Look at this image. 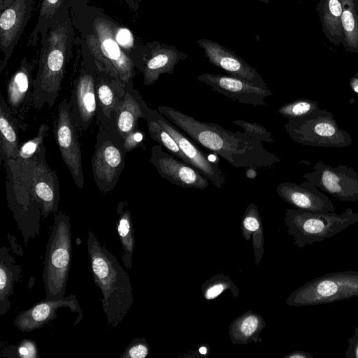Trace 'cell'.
<instances>
[{"mask_svg":"<svg viewBox=\"0 0 358 358\" xmlns=\"http://www.w3.org/2000/svg\"><path fill=\"white\" fill-rule=\"evenodd\" d=\"M266 327L262 315L247 311L234 319L229 325V334L234 344H247L262 341L260 334Z\"/></svg>","mask_w":358,"mask_h":358,"instance_id":"obj_26","label":"cell"},{"mask_svg":"<svg viewBox=\"0 0 358 358\" xmlns=\"http://www.w3.org/2000/svg\"><path fill=\"white\" fill-rule=\"evenodd\" d=\"M209 348L205 345H201L199 348V352L203 355H206L208 354Z\"/></svg>","mask_w":358,"mask_h":358,"instance_id":"obj_47","label":"cell"},{"mask_svg":"<svg viewBox=\"0 0 358 358\" xmlns=\"http://www.w3.org/2000/svg\"><path fill=\"white\" fill-rule=\"evenodd\" d=\"M97 124L99 129L91 165L95 184L101 192L107 193L113 190L119 181L127 152L115 117Z\"/></svg>","mask_w":358,"mask_h":358,"instance_id":"obj_7","label":"cell"},{"mask_svg":"<svg viewBox=\"0 0 358 358\" xmlns=\"http://www.w3.org/2000/svg\"><path fill=\"white\" fill-rule=\"evenodd\" d=\"M80 62L73 81L69 101L70 110L80 134L85 132L96 116L97 100L95 86L96 62L80 41Z\"/></svg>","mask_w":358,"mask_h":358,"instance_id":"obj_10","label":"cell"},{"mask_svg":"<svg viewBox=\"0 0 358 358\" xmlns=\"http://www.w3.org/2000/svg\"><path fill=\"white\" fill-rule=\"evenodd\" d=\"M198 45L203 50L209 62L226 71L229 75L246 80L257 86L267 88L261 75L241 57L217 42L201 38Z\"/></svg>","mask_w":358,"mask_h":358,"instance_id":"obj_19","label":"cell"},{"mask_svg":"<svg viewBox=\"0 0 358 358\" xmlns=\"http://www.w3.org/2000/svg\"><path fill=\"white\" fill-rule=\"evenodd\" d=\"M150 347L144 338L133 339L126 348L120 358H144L149 354Z\"/></svg>","mask_w":358,"mask_h":358,"instance_id":"obj_38","label":"cell"},{"mask_svg":"<svg viewBox=\"0 0 358 358\" xmlns=\"http://www.w3.org/2000/svg\"><path fill=\"white\" fill-rule=\"evenodd\" d=\"M351 85L353 90L358 93V73L351 79Z\"/></svg>","mask_w":358,"mask_h":358,"instance_id":"obj_45","label":"cell"},{"mask_svg":"<svg viewBox=\"0 0 358 358\" xmlns=\"http://www.w3.org/2000/svg\"><path fill=\"white\" fill-rule=\"evenodd\" d=\"M313 105L308 101L298 100L281 106L278 113L289 118H300L308 115Z\"/></svg>","mask_w":358,"mask_h":358,"instance_id":"obj_37","label":"cell"},{"mask_svg":"<svg viewBox=\"0 0 358 358\" xmlns=\"http://www.w3.org/2000/svg\"><path fill=\"white\" fill-rule=\"evenodd\" d=\"M95 86L97 100L96 122L110 120L125 94L126 85L96 62Z\"/></svg>","mask_w":358,"mask_h":358,"instance_id":"obj_22","label":"cell"},{"mask_svg":"<svg viewBox=\"0 0 358 358\" xmlns=\"http://www.w3.org/2000/svg\"><path fill=\"white\" fill-rule=\"evenodd\" d=\"M19 124L11 113L6 99H0V156L5 163L15 159L20 148Z\"/></svg>","mask_w":358,"mask_h":358,"instance_id":"obj_24","label":"cell"},{"mask_svg":"<svg viewBox=\"0 0 358 358\" xmlns=\"http://www.w3.org/2000/svg\"><path fill=\"white\" fill-rule=\"evenodd\" d=\"M356 296H358V271H339L306 282L290 294L286 304L294 307L316 306Z\"/></svg>","mask_w":358,"mask_h":358,"instance_id":"obj_8","label":"cell"},{"mask_svg":"<svg viewBox=\"0 0 358 358\" xmlns=\"http://www.w3.org/2000/svg\"><path fill=\"white\" fill-rule=\"evenodd\" d=\"M124 145L127 152H129L136 148L143 141V134L138 129L125 136Z\"/></svg>","mask_w":358,"mask_h":358,"instance_id":"obj_39","label":"cell"},{"mask_svg":"<svg viewBox=\"0 0 358 358\" xmlns=\"http://www.w3.org/2000/svg\"><path fill=\"white\" fill-rule=\"evenodd\" d=\"M189 57L185 52L173 45L153 41L145 44L135 67L142 73L143 84L150 86L157 81L160 75L173 74L178 63Z\"/></svg>","mask_w":358,"mask_h":358,"instance_id":"obj_16","label":"cell"},{"mask_svg":"<svg viewBox=\"0 0 358 358\" xmlns=\"http://www.w3.org/2000/svg\"><path fill=\"white\" fill-rule=\"evenodd\" d=\"M285 222L288 234L294 236V245L300 248L322 242L357 223L358 213L351 208L341 214L287 208Z\"/></svg>","mask_w":358,"mask_h":358,"instance_id":"obj_6","label":"cell"},{"mask_svg":"<svg viewBox=\"0 0 358 358\" xmlns=\"http://www.w3.org/2000/svg\"><path fill=\"white\" fill-rule=\"evenodd\" d=\"M150 162L159 175L171 183L185 188L206 189L209 180L189 164L163 150L158 144L151 148Z\"/></svg>","mask_w":358,"mask_h":358,"instance_id":"obj_15","label":"cell"},{"mask_svg":"<svg viewBox=\"0 0 358 358\" xmlns=\"http://www.w3.org/2000/svg\"><path fill=\"white\" fill-rule=\"evenodd\" d=\"M117 213L118 214V218L116 225L122 248V259L125 268L130 269L132 266L135 238L131 213L129 209L128 203L125 201L119 202Z\"/></svg>","mask_w":358,"mask_h":358,"instance_id":"obj_30","label":"cell"},{"mask_svg":"<svg viewBox=\"0 0 358 358\" xmlns=\"http://www.w3.org/2000/svg\"><path fill=\"white\" fill-rule=\"evenodd\" d=\"M71 255L70 217L59 211L55 217L46 246L43 273L45 299L65 297Z\"/></svg>","mask_w":358,"mask_h":358,"instance_id":"obj_5","label":"cell"},{"mask_svg":"<svg viewBox=\"0 0 358 358\" xmlns=\"http://www.w3.org/2000/svg\"><path fill=\"white\" fill-rule=\"evenodd\" d=\"M84 2L87 3H89L90 1V0H83Z\"/></svg>","mask_w":358,"mask_h":358,"instance_id":"obj_49","label":"cell"},{"mask_svg":"<svg viewBox=\"0 0 358 358\" xmlns=\"http://www.w3.org/2000/svg\"><path fill=\"white\" fill-rule=\"evenodd\" d=\"M259 1H262V2H264V3H270V1H269V0H259Z\"/></svg>","mask_w":358,"mask_h":358,"instance_id":"obj_48","label":"cell"},{"mask_svg":"<svg viewBox=\"0 0 358 358\" xmlns=\"http://www.w3.org/2000/svg\"><path fill=\"white\" fill-rule=\"evenodd\" d=\"M38 69L33 82V107L51 108L59 96L66 67L76 43V30L68 4L59 10L42 34Z\"/></svg>","mask_w":358,"mask_h":358,"instance_id":"obj_3","label":"cell"},{"mask_svg":"<svg viewBox=\"0 0 358 358\" xmlns=\"http://www.w3.org/2000/svg\"><path fill=\"white\" fill-rule=\"evenodd\" d=\"M343 46L350 52L358 53V0H341Z\"/></svg>","mask_w":358,"mask_h":358,"instance_id":"obj_31","label":"cell"},{"mask_svg":"<svg viewBox=\"0 0 358 358\" xmlns=\"http://www.w3.org/2000/svg\"><path fill=\"white\" fill-rule=\"evenodd\" d=\"M346 358H358V326L352 337L348 338V346L345 352Z\"/></svg>","mask_w":358,"mask_h":358,"instance_id":"obj_42","label":"cell"},{"mask_svg":"<svg viewBox=\"0 0 358 358\" xmlns=\"http://www.w3.org/2000/svg\"><path fill=\"white\" fill-rule=\"evenodd\" d=\"M69 4V0H41L38 20L31 33L28 45L35 46L41 36L47 32L52 20L63 8Z\"/></svg>","mask_w":358,"mask_h":358,"instance_id":"obj_32","label":"cell"},{"mask_svg":"<svg viewBox=\"0 0 358 358\" xmlns=\"http://www.w3.org/2000/svg\"><path fill=\"white\" fill-rule=\"evenodd\" d=\"M4 165L8 206L27 243L30 238L39 234L41 207L27 185L15 170L8 164Z\"/></svg>","mask_w":358,"mask_h":358,"instance_id":"obj_11","label":"cell"},{"mask_svg":"<svg viewBox=\"0 0 358 358\" xmlns=\"http://www.w3.org/2000/svg\"><path fill=\"white\" fill-rule=\"evenodd\" d=\"M4 164L13 168L27 185L40 205L43 217L47 218L50 213H57L60 200L59 184L57 171L47 163L45 146L27 162L18 164L10 159Z\"/></svg>","mask_w":358,"mask_h":358,"instance_id":"obj_9","label":"cell"},{"mask_svg":"<svg viewBox=\"0 0 358 358\" xmlns=\"http://www.w3.org/2000/svg\"><path fill=\"white\" fill-rule=\"evenodd\" d=\"M343 172L324 169L320 173V184L325 192L343 201H358V185H352L342 177Z\"/></svg>","mask_w":358,"mask_h":358,"instance_id":"obj_29","label":"cell"},{"mask_svg":"<svg viewBox=\"0 0 358 358\" xmlns=\"http://www.w3.org/2000/svg\"><path fill=\"white\" fill-rule=\"evenodd\" d=\"M149 107L140 93L134 88V83L126 85L125 94L115 112V124L124 138L138 127L140 118L146 120Z\"/></svg>","mask_w":358,"mask_h":358,"instance_id":"obj_23","label":"cell"},{"mask_svg":"<svg viewBox=\"0 0 358 358\" xmlns=\"http://www.w3.org/2000/svg\"><path fill=\"white\" fill-rule=\"evenodd\" d=\"M34 62L24 57L6 85V103L17 119L20 129L26 131L30 108L33 106V71Z\"/></svg>","mask_w":358,"mask_h":358,"instance_id":"obj_14","label":"cell"},{"mask_svg":"<svg viewBox=\"0 0 358 358\" xmlns=\"http://www.w3.org/2000/svg\"><path fill=\"white\" fill-rule=\"evenodd\" d=\"M157 110L197 145L220 156L236 168H267L280 160L261 141L244 132H233L218 124L198 120L172 107L159 106Z\"/></svg>","mask_w":358,"mask_h":358,"instance_id":"obj_1","label":"cell"},{"mask_svg":"<svg viewBox=\"0 0 358 358\" xmlns=\"http://www.w3.org/2000/svg\"><path fill=\"white\" fill-rule=\"evenodd\" d=\"M227 290L231 291L234 297L239 294V288L229 277L223 273L212 276L201 285L202 295L206 300L215 299Z\"/></svg>","mask_w":358,"mask_h":358,"instance_id":"obj_34","label":"cell"},{"mask_svg":"<svg viewBox=\"0 0 358 358\" xmlns=\"http://www.w3.org/2000/svg\"><path fill=\"white\" fill-rule=\"evenodd\" d=\"M197 80L210 86L212 90L242 104L266 106V99L272 94L268 88L229 74L205 73L199 75Z\"/></svg>","mask_w":358,"mask_h":358,"instance_id":"obj_18","label":"cell"},{"mask_svg":"<svg viewBox=\"0 0 358 358\" xmlns=\"http://www.w3.org/2000/svg\"><path fill=\"white\" fill-rule=\"evenodd\" d=\"M125 4L132 12L138 11L141 0H119Z\"/></svg>","mask_w":358,"mask_h":358,"instance_id":"obj_44","label":"cell"},{"mask_svg":"<svg viewBox=\"0 0 358 358\" xmlns=\"http://www.w3.org/2000/svg\"><path fill=\"white\" fill-rule=\"evenodd\" d=\"M62 308H69L76 312L82 318L80 304L74 295L57 299L43 300L31 308L20 313L15 318L14 324L22 331H31L41 328L56 318L57 311Z\"/></svg>","mask_w":358,"mask_h":358,"instance_id":"obj_20","label":"cell"},{"mask_svg":"<svg viewBox=\"0 0 358 358\" xmlns=\"http://www.w3.org/2000/svg\"><path fill=\"white\" fill-rule=\"evenodd\" d=\"M232 122L244 130V133L251 138L266 143L274 142L275 140L271 137V132L268 131L264 126L243 120H235Z\"/></svg>","mask_w":358,"mask_h":358,"instance_id":"obj_36","label":"cell"},{"mask_svg":"<svg viewBox=\"0 0 358 358\" xmlns=\"http://www.w3.org/2000/svg\"><path fill=\"white\" fill-rule=\"evenodd\" d=\"M148 115L173 137L192 166L200 171L217 188L222 187L226 182V177L218 163L209 159L194 141L157 109L149 108Z\"/></svg>","mask_w":358,"mask_h":358,"instance_id":"obj_13","label":"cell"},{"mask_svg":"<svg viewBox=\"0 0 358 358\" xmlns=\"http://www.w3.org/2000/svg\"><path fill=\"white\" fill-rule=\"evenodd\" d=\"M13 0H0V11L9 6Z\"/></svg>","mask_w":358,"mask_h":358,"instance_id":"obj_46","label":"cell"},{"mask_svg":"<svg viewBox=\"0 0 358 358\" xmlns=\"http://www.w3.org/2000/svg\"><path fill=\"white\" fill-rule=\"evenodd\" d=\"M278 195L295 208L310 212H335L331 201L316 187L306 182H282L276 187Z\"/></svg>","mask_w":358,"mask_h":358,"instance_id":"obj_21","label":"cell"},{"mask_svg":"<svg viewBox=\"0 0 358 358\" xmlns=\"http://www.w3.org/2000/svg\"><path fill=\"white\" fill-rule=\"evenodd\" d=\"M316 10L327 38L334 45H342L344 36L341 23V0H319Z\"/></svg>","mask_w":358,"mask_h":358,"instance_id":"obj_25","label":"cell"},{"mask_svg":"<svg viewBox=\"0 0 358 358\" xmlns=\"http://www.w3.org/2000/svg\"><path fill=\"white\" fill-rule=\"evenodd\" d=\"M76 40L84 43L95 62L124 85L132 83L135 66L119 45L114 31L115 20L104 10L83 0H69Z\"/></svg>","mask_w":358,"mask_h":358,"instance_id":"obj_2","label":"cell"},{"mask_svg":"<svg viewBox=\"0 0 358 358\" xmlns=\"http://www.w3.org/2000/svg\"><path fill=\"white\" fill-rule=\"evenodd\" d=\"M9 250L1 247L0 250V313L6 314L10 308L8 297L13 293V285L17 280L22 268L15 264Z\"/></svg>","mask_w":358,"mask_h":358,"instance_id":"obj_27","label":"cell"},{"mask_svg":"<svg viewBox=\"0 0 358 358\" xmlns=\"http://www.w3.org/2000/svg\"><path fill=\"white\" fill-rule=\"evenodd\" d=\"M150 136L169 152L177 158L189 164V161L181 151L173 137L153 118L147 113L145 120Z\"/></svg>","mask_w":358,"mask_h":358,"instance_id":"obj_33","label":"cell"},{"mask_svg":"<svg viewBox=\"0 0 358 358\" xmlns=\"http://www.w3.org/2000/svg\"><path fill=\"white\" fill-rule=\"evenodd\" d=\"M53 124V133L62 159L69 169L76 187H84L80 144L78 131L71 115L69 103L64 99L58 105Z\"/></svg>","mask_w":358,"mask_h":358,"instance_id":"obj_12","label":"cell"},{"mask_svg":"<svg viewBox=\"0 0 358 358\" xmlns=\"http://www.w3.org/2000/svg\"><path fill=\"white\" fill-rule=\"evenodd\" d=\"M34 0H13L1 11L0 50L3 57L0 63L1 73L27 24L33 10Z\"/></svg>","mask_w":358,"mask_h":358,"instance_id":"obj_17","label":"cell"},{"mask_svg":"<svg viewBox=\"0 0 358 358\" xmlns=\"http://www.w3.org/2000/svg\"><path fill=\"white\" fill-rule=\"evenodd\" d=\"M19 357H36L38 352L36 346L33 341L23 340L19 346Z\"/></svg>","mask_w":358,"mask_h":358,"instance_id":"obj_40","label":"cell"},{"mask_svg":"<svg viewBox=\"0 0 358 358\" xmlns=\"http://www.w3.org/2000/svg\"><path fill=\"white\" fill-rule=\"evenodd\" d=\"M282 358H313V355L309 352L302 350H294Z\"/></svg>","mask_w":358,"mask_h":358,"instance_id":"obj_43","label":"cell"},{"mask_svg":"<svg viewBox=\"0 0 358 358\" xmlns=\"http://www.w3.org/2000/svg\"><path fill=\"white\" fill-rule=\"evenodd\" d=\"M336 129L329 122L321 121L314 127V132L317 136L330 138L336 134Z\"/></svg>","mask_w":358,"mask_h":358,"instance_id":"obj_41","label":"cell"},{"mask_svg":"<svg viewBox=\"0 0 358 358\" xmlns=\"http://www.w3.org/2000/svg\"><path fill=\"white\" fill-rule=\"evenodd\" d=\"M87 245L94 281L103 296L102 308L109 327L115 328L134 303L129 276L113 254L101 245L91 229Z\"/></svg>","mask_w":358,"mask_h":358,"instance_id":"obj_4","label":"cell"},{"mask_svg":"<svg viewBox=\"0 0 358 358\" xmlns=\"http://www.w3.org/2000/svg\"><path fill=\"white\" fill-rule=\"evenodd\" d=\"M241 231L246 241L252 238L255 263L258 266L264 253V238L262 220L258 208L254 203H250L242 217Z\"/></svg>","mask_w":358,"mask_h":358,"instance_id":"obj_28","label":"cell"},{"mask_svg":"<svg viewBox=\"0 0 358 358\" xmlns=\"http://www.w3.org/2000/svg\"><path fill=\"white\" fill-rule=\"evenodd\" d=\"M49 127L42 123L39 125L36 135L22 143L20 145L17 157L15 160L18 164H24L34 158L41 148L45 146L44 139L47 136Z\"/></svg>","mask_w":358,"mask_h":358,"instance_id":"obj_35","label":"cell"}]
</instances>
